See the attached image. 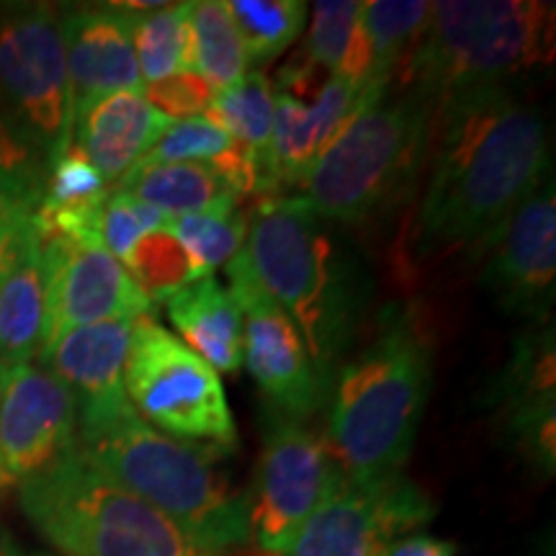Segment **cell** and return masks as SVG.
Here are the masks:
<instances>
[{
  "label": "cell",
  "mask_w": 556,
  "mask_h": 556,
  "mask_svg": "<svg viewBox=\"0 0 556 556\" xmlns=\"http://www.w3.org/2000/svg\"><path fill=\"white\" fill-rule=\"evenodd\" d=\"M428 155L409 235L417 261L482 250L552 168L544 114L507 88L435 101Z\"/></svg>",
  "instance_id": "obj_1"
},
{
  "label": "cell",
  "mask_w": 556,
  "mask_h": 556,
  "mask_svg": "<svg viewBox=\"0 0 556 556\" xmlns=\"http://www.w3.org/2000/svg\"><path fill=\"white\" fill-rule=\"evenodd\" d=\"M433 358L409 309L392 304L356 358L340 368L328 420V446L351 482L402 475L426 413Z\"/></svg>",
  "instance_id": "obj_2"
},
{
  "label": "cell",
  "mask_w": 556,
  "mask_h": 556,
  "mask_svg": "<svg viewBox=\"0 0 556 556\" xmlns=\"http://www.w3.org/2000/svg\"><path fill=\"white\" fill-rule=\"evenodd\" d=\"M75 451L103 477L163 513L204 552L219 556L250 541V497L217 467L222 454L150 428L135 409L83 435Z\"/></svg>",
  "instance_id": "obj_3"
},
{
  "label": "cell",
  "mask_w": 556,
  "mask_h": 556,
  "mask_svg": "<svg viewBox=\"0 0 556 556\" xmlns=\"http://www.w3.org/2000/svg\"><path fill=\"white\" fill-rule=\"evenodd\" d=\"M235 258L294 323L309 358L330 379L353 325V294L323 217L302 197L261 201Z\"/></svg>",
  "instance_id": "obj_4"
},
{
  "label": "cell",
  "mask_w": 556,
  "mask_h": 556,
  "mask_svg": "<svg viewBox=\"0 0 556 556\" xmlns=\"http://www.w3.org/2000/svg\"><path fill=\"white\" fill-rule=\"evenodd\" d=\"M554 62V5L536 0H443L400 80L441 101L469 90L507 88Z\"/></svg>",
  "instance_id": "obj_5"
},
{
  "label": "cell",
  "mask_w": 556,
  "mask_h": 556,
  "mask_svg": "<svg viewBox=\"0 0 556 556\" xmlns=\"http://www.w3.org/2000/svg\"><path fill=\"white\" fill-rule=\"evenodd\" d=\"M435 101L405 88L366 103L304 176L317 217L361 225L400 199L428 155Z\"/></svg>",
  "instance_id": "obj_6"
},
{
  "label": "cell",
  "mask_w": 556,
  "mask_h": 556,
  "mask_svg": "<svg viewBox=\"0 0 556 556\" xmlns=\"http://www.w3.org/2000/svg\"><path fill=\"white\" fill-rule=\"evenodd\" d=\"M16 486L24 516L62 556H214L78 451Z\"/></svg>",
  "instance_id": "obj_7"
},
{
  "label": "cell",
  "mask_w": 556,
  "mask_h": 556,
  "mask_svg": "<svg viewBox=\"0 0 556 556\" xmlns=\"http://www.w3.org/2000/svg\"><path fill=\"white\" fill-rule=\"evenodd\" d=\"M124 387L135 413L160 433L222 456L238 448L219 374L150 315L131 328Z\"/></svg>",
  "instance_id": "obj_8"
},
{
  "label": "cell",
  "mask_w": 556,
  "mask_h": 556,
  "mask_svg": "<svg viewBox=\"0 0 556 556\" xmlns=\"http://www.w3.org/2000/svg\"><path fill=\"white\" fill-rule=\"evenodd\" d=\"M0 114L47 165L73 144V93L54 5H0Z\"/></svg>",
  "instance_id": "obj_9"
},
{
  "label": "cell",
  "mask_w": 556,
  "mask_h": 556,
  "mask_svg": "<svg viewBox=\"0 0 556 556\" xmlns=\"http://www.w3.org/2000/svg\"><path fill=\"white\" fill-rule=\"evenodd\" d=\"M343 477L323 435L294 417L268 415L253 500L248 503L250 536L263 552L283 554L304 520Z\"/></svg>",
  "instance_id": "obj_10"
},
{
  "label": "cell",
  "mask_w": 556,
  "mask_h": 556,
  "mask_svg": "<svg viewBox=\"0 0 556 556\" xmlns=\"http://www.w3.org/2000/svg\"><path fill=\"white\" fill-rule=\"evenodd\" d=\"M433 513L426 492L405 475L371 484L343 477L278 556H384Z\"/></svg>",
  "instance_id": "obj_11"
},
{
  "label": "cell",
  "mask_w": 556,
  "mask_h": 556,
  "mask_svg": "<svg viewBox=\"0 0 556 556\" xmlns=\"http://www.w3.org/2000/svg\"><path fill=\"white\" fill-rule=\"evenodd\" d=\"M227 291L242 312V364L276 413L304 420L330 397V379L309 358L294 323L255 287L238 258L227 263Z\"/></svg>",
  "instance_id": "obj_12"
},
{
  "label": "cell",
  "mask_w": 556,
  "mask_h": 556,
  "mask_svg": "<svg viewBox=\"0 0 556 556\" xmlns=\"http://www.w3.org/2000/svg\"><path fill=\"white\" fill-rule=\"evenodd\" d=\"M47 261V323L41 351L75 328L139 319L152 302L101 238L41 240ZM39 351V353H41Z\"/></svg>",
  "instance_id": "obj_13"
},
{
  "label": "cell",
  "mask_w": 556,
  "mask_h": 556,
  "mask_svg": "<svg viewBox=\"0 0 556 556\" xmlns=\"http://www.w3.org/2000/svg\"><path fill=\"white\" fill-rule=\"evenodd\" d=\"M78 415L67 387L41 364H0V475L21 484L75 451Z\"/></svg>",
  "instance_id": "obj_14"
},
{
  "label": "cell",
  "mask_w": 556,
  "mask_h": 556,
  "mask_svg": "<svg viewBox=\"0 0 556 556\" xmlns=\"http://www.w3.org/2000/svg\"><path fill=\"white\" fill-rule=\"evenodd\" d=\"M482 281L513 315L546 323L556 296V197L554 184L520 204L484 242Z\"/></svg>",
  "instance_id": "obj_15"
},
{
  "label": "cell",
  "mask_w": 556,
  "mask_h": 556,
  "mask_svg": "<svg viewBox=\"0 0 556 556\" xmlns=\"http://www.w3.org/2000/svg\"><path fill=\"white\" fill-rule=\"evenodd\" d=\"M131 328L135 319H109L75 328L39 353L41 366L73 394L78 415L75 441L111 426L135 409L124 387Z\"/></svg>",
  "instance_id": "obj_16"
},
{
  "label": "cell",
  "mask_w": 556,
  "mask_h": 556,
  "mask_svg": "<svg viewBox=\"0 0 556 556\" xmlns=\"http://www.w3.org/2000/svg\"><path fill=\"white\" fill-rule=\"evenodd\" d=\"M60 29L75 116L122 90L142 93L129 11L116 3L106 9H67L60 11Z\"/></svg>",
  "instance_id": "obj_17"
},
{
  "label": "cell",
  "mask_w": 556,
  "mask_h": 556,
  "mask_svg": "<svg viewBox=\"0 0 556 556\" xmlns=\"http://www.w3.org/2000/svg\"><path fill=\"white\" fill-rule=\"evenodd\" d=\"M490 405L505 413L507 433L548 475L556 462V353L554 328L528 330L492 384Z\"/></svg>",
  "instance_id": "obj_18"
},
{
  "label": "cell",
  "mask_w": 556,
  "mask_h": 556,
  "mask_svg": "<svg viewBox=\"0 0 556 556\" xmlns=\"http://www.w3.org/2000/svg\"><path fill=\"white\" fill-rule=\"evenodd\" d=\"M31 212L13 208L0 255V364H26L45 340L47 261Z\"/></svg>",
  "instance_id": "obj_19"
},
{
  "label": "cell",
  "mask_w": 556,
  "mask_h": 556,
  "mask_svg": "<svg viewBox=\"0 0 556 556\" xmlns=\"http://www.w3.org/2000/svg\"><path fill=\"white\" fill-rule=\"evenodd\" d=\"M170 119L137 90L106 96L75 116L73 144L106 184H119L163 135Z\"/></svg>",
  "instance_id": "obj_20"
},
{
  "label": "cell",
  "mask_w": 556,
  "mask_h": 556,
  "mask_svg": "<svg viewBox=\"0 0 556 556\" xmlns=\"http://www.w3.org/2000/svg\"><path fill=\"white\" fill-rule=\"evenodd\" d=\"M168 319L180 340L214 371L235 374L242 366V312L232 294L206 276L173 294Z\"/></svg>",
  "instance_id": "obj_21"
},
{
  "label": "cell",
  "mask_w": 556,
  "mask_h": 556,
  "mask_svg": "<svg viewBox=\"0 0 556 556\" xmlns=\"http://www.w3.org/2000/svg\"><path fill=\"white\" fill-rule=\"evenodd\" d=\"M116 191L155 206L168 219L227 212L240 201L227 180L204 163H139L116 184Z\"/></svg>",
  "instance_id": "obj_22"
},
{
  "label": "cell",
  "mask_w": 556,
  "mask_h": 556,
  "mask_svg": "<svg viewBox=\"0 0 556 556\" xmlns=\"http://www.w3.org/2000/svg\"><path fill=\"white\" fill-rule=\"evenodd\" d=\"M204 116L225 129L248 152V157L258 168L263 193H274L281 184L276 178L274 152H270V142H274L276 88L268 75L248 73L240 83L219 90Z\"/></svg>",
  "instance_id": "obj_23"
},
{
  "label": "cell",
  "mask_w": 556,
  "mask_h": 556,
  "mask_svg": "<svg viewBox=\"0 0 556 556\" xmlns=\"http://www.w3.org/2000/svg\"><path fill=\"white\" fill-rule=\"evenodd\" d=\"M299 58L309 67L325 70L328 78L371 83V50H368L364 31V3L358 0L315 3L307 45Z\"/></svg>",
  "instance_id": "obj_24"
},
{
  "label": "cell",
  "mask_w": 556,
  "mask_h": 556,
  "mask_svg": "<svg viewBox=\"0 0 556 556\" xmlns=\"http://www.w3.org/2000/svg\"><path fill=\"white\" fill-rule=\"evenodd\" d=\"M426 0H374L364 3V31L371 50V83L392 86L428 29Z\"/></svg>",
  "instance_id": "obj_25"
},
{
  "label": "cell",
  "mask_w": 556,
  "mask_h": 556,
  "mask_svg": "<svg viewBox=\"0 0 556 556\" xmlns=\"http://www.w3.org/2000/svg\"><path fill=\"white\" fill-rule=\"evenodd\" d=\"M191 70L214 90H225L250 73V60L227 0H197L189 9Z\"/></svg>",
  "instance_id": "obj_26"
},
{
  "label": "cell",
  "mask_w": 556,
  "mask_h": 556,
  "mask_svg": "<svg viewBox=\"0 0 556 556\" xmlns=\"http://www.w3.org/2000/svg\"><path fill=\"white\" fill-rule=\"evenodd\" d=\"M189 9L191 3H165L157 11H129L131 39L144 86L191 70Z\"/></svg>",
  "instance_id": "obj_27"
},
{
  "label": "cell",
  "mask_w": 556,
  "mask_h": 556,
  "mask_svg": "<svg viewBox=\"0 0 556 556\" xmlns=\"http://www.w3.org/2000/svg\"><path fill=\"white\" fill-rule=\"evenodd\" d=\"M250 65L270 62L294 45L304 29L307 3L302 0H227Z\"/></svg>",
  "instance_id": "obj_28"
},
{
  "label": "cell",
  "mask_w": 556,
  "mask_h": 556,
  "mask_svg": "<svg viewBox=\"0 0 556 556\" xmlns=\"http://www.w3.org/2000/svg\"><path fill=\"white\" fill-rule=\"evenodd\" d=\"M168 229L184 245L199 281L212 276L219 266H227L240 253L248 238V217L240 208L189 214V217L170 219Z\"/></svg>",
  "instance_id": "obj_29"
},
{
  "label": "cell",
  "mask_w": 556,
  "mask_h": 556,
  "mask_svg": "<svg viewBox=\"0 0 556 556\" xmlns=\"http://www.w3.org/2000/svg\"><path fill=\"white\" fill-rule=\"evenodd\" d=\"M122 266L150 302H168L173 294L197 281L189 255L168 227L144 235Z\"/></svg>",
  "instance_id": "obj_30"
},
{
  "label": "cell",
  "mask_w": 556,
  "mask_h": 556,
  "mask_svg": "<svg viewBox=\"0 0 556 556\" xmlns=\"http://www.w3.org/2000/svg\"><path fill=\"white\" fill-rule=\"evenodd\" d=\"M106 197V180L75 144H70L58 160L47 165L45 191H41V201L37 206L86 208L103 204Z\"/></svg>",
  "instance_id": "obj_31"
},
{
  "label": "cell",
  "mask_w": 556,
  "mask_h": 556,
  "mask_svg": "<svg viewBox=\"0 0 556 556\" xmlns=\"http://www.w3.org/2000/svg\"><path fill=\"white\" fill-rule=\"evenodd\" d=\"M170 225V219L155 206L144 204L124 191H109L106 204L101 208V242L114 255L116 261L124 263L131 248L148 232H157Z\"/></svg>",
  "instance_id": "obj_32"
},
{
  "label": "cell",
  "mask_w": 556,
  "mask_h": 556,
  "mask_svg": "<svg viewBox=\"0 0 556 556\" xmlns=\"http://www.w3.org/2000/svg\"><path fill=\"white\" fill-rule=\"evenodd\" d=\"M47 163L21 139L0 114V197L37 208L45 191Z\"/></svg>",
  "instance_id": "obj_33"
},
{
  "label": "cell",
  "mask_w": 556,
  "mask_h": 556,
  "mask_svg": "<svg viewBox=\"0 0 556 556\" xmlns=\"http://www.w3.org/2000/svg\"><path fill=\"white\" fill-rule=\"evenodd\" d=\"M142 96L160 114L176 122L191 119V116H204L208 106H212L217 90L208 86L201 75L193 73V70H184V73H176L170 78L144 86Z\"/></svg>",
  "instance_id": "obj_34"
},
{
  "label": "cell",
  "mask_w": 556,
  "mask_h": 556,
  "mask_svg": "<svg viewBox=\"0 0 556 556\" xmlns=\"http://www.w3.org/2000/svg\"><path fill=\"white\" fill-rule=\"evenodd\" d=\"M384 556H456V546L451 541L428 536V533H413V536L394 541Z\"/></svg>",
  "instance_id": "obj_35"
},
{
  "label": "cell",
  "mask_w": 556,
  "mask_h": 556,
  "mask_svg": "<svg viewBox=\"0 0 556 556\" xmlns=\"http://www.w3.org/2000/svg\"><path fill=\"white\" fill-rule=\"evenodd\" d=\"M0 556H26L21 552L16 539H13V533L9 531V526L0 520Z\"/></svg>",
  "instance_id": "obj_36"
},
{
  "label": "cell",
  "mask_w": 556,
  "mask_h": 556,
  "mask_svg": "<svg viewBox=\"0 0 556 556\" xmlns=\"http://www.w3.org/2000/svg\"><path fill=\"white\" fill-rule=\"evenodd\" d=\"M16 206H21V204H11V201H5L3 197H0V255H3L5 235H9V222H11L13 208Z\"/></svg>",
  "instance_id": "obj_37"
},
{
  "label": "cell",
  "mask_w": 556,
  "mask_h": 556,
  "mask_svg": "<svg viewBox=\"0 0 556 556\" xmlns=\"http://www.w3.org/2000/svg\"><path fill=\"white\" fill-rule=\"evenodd\" d=\"M9 490V484H5V479H3V475H0V492H5Z\"/></svg>",
  "instance_id": "obj_38"
},
{
  "label": "cell",
  "mask_w": 556,
  "mask_h": 556,
  "mask_svg": "<svg viewBox=\"0 0 556 556\" xmlns=\"http://www.w3.org/2000/svg\"><path fill=\"white\" fill-rule=\"evenodd\" d=\"M34 556H50V554H34Z\"/></svg>",
  "instance_id": "obj_39"
}]
</instances>
